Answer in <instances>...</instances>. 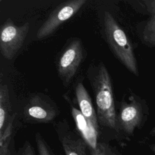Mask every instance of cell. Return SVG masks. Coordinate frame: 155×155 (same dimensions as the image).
Segmentation results:
<instances>
[{
    "mask_svg": "<svg viewBox=\"0 0 155 155\" xmlns=\"http://www.w3.org/2000/svg\"><path fill=\"white\" fill-rule=\"evenodd\" d=\"M88 78L94 94L99 123L104 127L117 130L112 82L107 68L100 62L88 73Z\"/></svg>",
    "mask_w": 155,
    "mask_h": 155,
    "instance_id": "1",
    "label": "cell"
},
{
    "mask_svg": "<svg viewBox=\"0 0 155 155\" xmlns=\"http://www.w3.org/2000/svg\"><path fill=\"white\" fill-rule=\"evenodd\" d=\"M104 33L114 56L132 74L139 76L137 59L127 35L112 15L105 11L103 16Z\"/></svg>",
    "mask_w": 155,
    "mask_h": 155,
    "instance_id": "2",
    "label": "cell"
},
{
    "mask_svg": "<svg viewBox=\"0 0 155 155\" xmlns=\"http://www.w3.org/2000/svg\"><path fill=\"white\" fill-rule=\"evenodd\" d=\"M149 107L145 99L132 91L124 96L117 113V130L128 134H133L136 128H140L149 116Z\"/></svg>",
    "mask_w": 155,
    "mask_h": 155,
    "instance_id": "3",
    "label": "cell"
},
{
    "mask_svg": "<svg viewBox=\"0 0 155 155\" xmlns=\"http://www.w3.org/2000/svg\"><path fill=\"white\" fill-rule=\"evenodd\" d=\"M85 51L81 41L71 39L62 51L58 62L59 76L64 85H68L76 74L84 58Z\"/></svg>",
    "mask_w": 155,
    "mask_h": 155,
    "instance_id": "4",
    "label": "cell"
},
{
    "mask_svg": "<svg viewBox=\"0 0 155 155\" xmlns=\"http://www.w3.org/2000/svg\"><path fill=\"white\" fill-rule=\"evenodd\" d=\"M30 30V23L17 25L8 18L1 26L0 51L6 59H12L22 48Z\"/></svg>",
    "mask_w": 155,
    "mask_h": 155,
    "instance_id": "5",
    "label": "cell"
},
{
    "mask_svg": "<svg viewBox=\"0 0 155 155\" xmlns=\"http://www.w3.org/2000/svg\"><path fill=\"white\" fill-rule=\"evenodd\" d=\"M86 1V0H71L59 4L51 11L38 28L36 35V38L41 40L50 36L61 24L73 17Z\"/></svg>",
    "mask_w": 155,
    "mask_h": 155,
    "instance_id": "6",
    "label": "cell"
},
{
    "mask_svg": "<svg viewBox=\"0 0 155 155\" xmlns=\"http://www.w3.org/2000/svg\"><path fill=\"white\" fill-rule=\"evenodd\" d=\"M59 114L56 104L47 95L37 93L31 97L26 104L24 114L30 122L47 123L53 120Z\"/></svg>",
    "mask_w": 155,
    "mask_h": 155,
    "instance_id": "7",
    "label": "cell"
},
{
    "mask_svg": "<svg viewBox=\"0 0 155 155\" xmlns=\"http://www.w3.org/2000/svg\"><path fill=\"white\" fill-rule=\"evenodd\" d=\"M56 130L65 155H87V143L79 133L70 128L67 122L58 123Z\"/></svg>",
    "mask_w": 155,
    "mask_h": 155,
    "instance_id": "8",
    "label": "cell"
},
{
    "mask_svg": "<svg viewBox=\"0 0 155 155\" xmlns=\"http://www.w3.org/2000/svg\"><path fill=\"white\" fill-rule=\"evenodd\" d=\"M75 95L80 111L88 122L98 131V119L97 113L93 105L91 97L82 82L75 87Z\"/></svg>",
    "mask_w": 155,
    "mask_h": 155,
    "instance_id": "9",
    "label": "cell"
},
{
    "mask_svg": "<svg viewBox=\"0 0 155 155\" xmlns=\"http://www.w3.org/2000/svg\"><path fill=\"white\" fill-rule=\"evenodd\" d=\"M71 113L75 120L79 134L85 141L88 148L95 149L98 143V131L88 122L80 110L71 107Z\"/></svg>",
    "mask_w": 155,
    "mask_h": 155,
    "instance_id": "10",
    "label": "cell"
},
{
    "mask_svg": "<svg viewBox=\"0 0 155 155\" xmlns=\"http://www.w3.org/2000/svg\"><path fill=\"white\" fill-rule=\"evenodd\" d=\"M12 112L9 91L6 84L0 87V131L2 130L8 122Z\"/></svg>",
    "mask_w": 155,
    "mask_h": 155,
    "instance_id": "11",
    "label": "cell"
},
{
    "mask_svg": "<svg viewBox=\"0 0 155 155\" xmlns=\"http://www.w3.org/2000/svg\"><path fill=\"white\" fill-rule=\"evenodd\" d=\"M16 114H13L5 128L0 131V155H13L12 151L13 124Z\"/></svg>",
    "mask_w": 155,
    "mask_h": 155,
    "instance_id": "12",
    "label": "cell"
},
{
    "mask_svg": "<svg viewBox=\"0 0 155 155\" xmlns=\"http://www.w3.org/2000/svg\"><path fill=\"white\" fill-rule=\"evenodd\" d=\"M141 2L143 3V10L150 16L142 33L155 32V0H146Z\"/></svg>",
    "mask_w": 155,
    "mask_h": 155,
    "instance_id": "13",
    "label": "cell"
},
{
    "mask_svg": "<svg viewBox=\"0 0 155 155\" xmlns=\"http://www.w3.org/2000/svg\"><path fill=\"white\" fill-rule=\"evenodd\" d=\"M90 155H120L108 145L98 142L95 149H90Z\"/></svg>",
    "mask_w": 155,
    "mask_h": 155,
    "instance_id": "14",
    "label": "cell"
},
{
    "mask_svg": "<svg viewBox=\"0 0 155 155\" xmlns=\"http://www.w3.org/2000/svg\"><path fill=\"white\" fill-rule=\"evenodd\" d=\"M35 140L39 155H53L45 139L38 132L35 134Z\"/></svg>",
    "mask_w": 155,
    "mask_h": 155,
    "instance_id": "15",
    "label": "cell"
},
{
    "mask_svg": "<svg viewBox=\"0 0 155 155\" xmlns=\"http://www.w3.org/2000/svg\"><path fill=\"white\" fill-rule=\"evenodd\" d=\"M140 39L146 46L150 48L155 47V32L142 33Z\"/></svg>",
    "mask_w": 155,
    "mask_h": 155,
    "instance_id": "16",
    "label": "cell"
},
{
    "mask_svg": "<svg viewBox=\"0 0 155 155\" xmlns=\"http://www.w3.org/2000/svg\"><path fill=\"white\" fill-rule=\"evenodd\" d=\"M13 155H36L35 151L31 146V143L26 141L22 147L15 153H13Z\"/></svg>",
    "mask_w": 155,
    "mask_h": 155,
    "instance_id": "17",
    "label": "cell"
},
{
    "mask_svg": "<svg viewBox=\"0 0 155 155\" xmlns=\"http://www.w3.org/2000/svg\"><path fill=\"white\" fill-rule=\"evenodd\" d=\"M150 134V135H151L153 136H155V126L151 129Z\"/></svg>",
    "mask_w": 155,
    "mask_h": 155,
    "instance_id": "18",
    "label": "cell"
},
{
    "mask_svg": "<svg viewBox=\"0 0 155 155\" xmlns=\"http://www.w3.org/2000/svg\"><path fill=\"white\" fill-rule=\"evenodd\" d=\"M150 149L153 151V152L155 154V143L150 145Z\"/></svg>",
    "mask_w": 155,
    "mask_h": 155,
    "instance_id": "19",
    "label": "cell"
}]
</instances>
